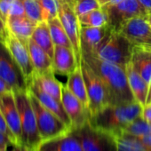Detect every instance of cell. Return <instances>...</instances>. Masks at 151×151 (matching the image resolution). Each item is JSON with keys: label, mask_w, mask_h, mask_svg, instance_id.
I'll list each match as a JSON object with an SVG mask.
<instances>
[{"label": "cell", "mask_w": 151, "mask_h": 151, "mask_svg": "<svg viewBox=\"0 0 151 151\" xmlns=\"http://www.w3.org/2000/svg\"><path fill=\"white\" fill-rule=\"evenodd\" d=\"M81 57L105 84L109 97V105H123L136 101L129 86L124 68L103 60L96 54H82Z\"/></svg>", "instance_id": "obj_1"}, {"label": "cell", "mask_w": 151, "mask_h": 151, "mask_svg": "<svg viewBox=\"0 0 151 151\" xmlns=\"http://www.w3.org/2000/svg\"><path fill=\"white\" fill-rule=\"evenodd\" d=\"M141 110L142 106L138 101L123 105H108L91 116L89 123L92 126L117 138L135 118L141 115Z\"/></svg>", "instance_id": "obj_2"}, {"label": "cell", "mask_w": 151, "mask_h": 151, "mask_svg": "<svg viewBox=\"0 0 151 151\" xmlns=\"http://www.w3.org/2000/svg\"><path fill=\"white\" fill-rule=\"evenodd\" d=\"M20 113L22 126V144L35 150L42 141L39 135L36 114L31 104L29 91L14 92Z\"/></svg>", "instance_id": "obj_3"}, {"label": "cell", "mask_w": 151, "mask_h": 151, "mask_svg": "<svg viewBox=\"0 0 151 151\" xmlns=\"http://www.w3.org/2000/svg\"><path fill=\"white\" fill-rule=\"evenodd\" d=\"M133 46L121 32H109L99 45L96 55L106 61L116 64L122 68L132 60Z\"/></svg>", "instance_id": "obj_4"}, {"label": "cell", "mask_w": 151, "mask_h": 151, "mask_svg": "<svg viewBox=\"0 0 151 151\" xmlns=\"http://www.w3.org/2000/svg\"><path fill=\"white\" fill-rule=\"evenodd\" d=\"M79 64L86 86L91 116L109 105V97L105 84L83 57H81Z\"/></svg>", "instance_id": "obj_5"}, {"label": "cell", "mask_w": 151, "mask_h": 151, "mask_svg": "<svg viewBox=\"0 0 151 151\" xmlns=\"http://www.w3.org/2000/svg\"><path fill=\"white\" fill-rule=\"evenodd\" d=\"M29 93L36 114L37 128L42 140L57 137L71 131V129L60 117L43 106L41 102L29 93Z\"/></svg>", "instance_id": "obj_6"}, {"label": "cell", "mask_w": 151, "mask_h": 151, "mask_svg": "<svg viewBox=\"0 0 151 151\" xmlns=\"http://www.w3.org/2000/svg\"><path fill=\"white\" fill-rule=\"evenodd\" d=\"M72 131L78 137L83 151H118L117 138L92 126L89 122Z\"/></svg>", "instance_id": "obj_7"}, {"label": "cell", "mask_w": 151, "mask_h": 151, "mask_svg": "<svg viewBox=\"0 0 151 151\" xmlns=\"http://www.w3.org/2000/svg\"><path fill=\"white\" fill-rule=\"evenodd\" d=\"M102 10L108 17L107 26L113 32H120L123 26L134 17H151V14L140 5L138 0H124L115 6Z\"/></svg>", "instance_id": "obj_8"}, {"label": "cell", "mask_w": 151, "mask_h": 151, "mask_svg": "<svg viewBox=\"0 0 151 151\" xmlns=\"http://www.w3.org/2000/svg\"><path fill=\"white\" fill-rule=\"evenodd\" d=\"M0 77L11 87L13 92L26 91L29 85L25 76L8 51L4 42L0 41Z\"/></svg>", "instance_id": "obj_9"}, {"label": "cell", "mask_w": 151, "mask_h": 151, "mask_svg": "<svg viewBox=\"0 0 151 151\" xmlns=\"http://www.w3.org/2000/svg\"><path fill=\"white\" fill-rule=\"evenodd\" d=\"M150 18L137 16L129 20L120 32L129 40L133 48L151 51V24Z\"/></svg>", "instance_id": "obj_10"}, {"label": "cell", "mask_w": 151, "mask_h": 151, "mask_svg": "<svg viewBox=\"0 0 151 151\" xmlns=\"http://www.w3.org/2000/svg\"><path fill=\"white\" fill-rule=\"evenodd\" d=\"M4 44L22 68L28 85H29L35 76V68L31 60L28 43L21 40L9 32Z\"/></svg>", "instance_id": "obj_11"}, {"label": "cell", "mask_w": 151, "mask_h": 151, "mask_svg": "<svg viewBox=\"0 0 151 151\" xmlns=\"http://www.w3.org/2000/svg\"><path fill=\"white\" fill-rule=\"evenodd\" d=\"M61 103L71 122L72 130L79 129L89 122V110L78 98L69 91L66 85L62 87Z\"/></svg>", "instance_id": "obj_12"}, {"label": "cell", "mask_w": 151, "mask_h": 151, "mask_svg": "<svg viewBox=\"0 0 151 151\" xmlns=\"http://www.w3.org/2000/svg\"><path fill=\"white\" fill-rule=\"evenodd\" d=\"M58 17L60 18L65 31L72 44L73 51L79 63L82 53L80 47V24L77 14L73 8L65 2H60V7Z\"/></svg>", "instance_id": "obj_13"}, {"label": "cell", "mask_w": 151, "mask_h": 151, "mask_svg": "<svg viewBox=\"0 0 151 151\" xmlns=\"http://www.w3.org/2000/svg\"><path fill=\"white\" fill-rule=\"evenodd\" d=\"M0 109L16 142L22 144V126L19 109L14 92L0 95Z\"/></svg>", "instance_id": "obj_14"}, {"label": "cell", "mask_w": 151, "mask_h": 151, "mask_svg": "<svg viewBox=\"0 0 151 151\" xmlns=\"http://www.w3.org/2000/svg\"><path fill=\"white\" fill-rule=\"evenodd\" d=\"M36 151H83L80 140L74 131L42 140Z\"/></svg>", "instance_id": "obj_15"}, {"label": "cell", "mask_w": 151, "mask_h": 151, "mask_svg": "<svg viewBox=\"0 0 151 151\" xmlns=\"http://www.w3.org/2000/svg\"><path fill=\"white\" fill-rule=\"evenodd\" d=\"M109 32L108 26L101 28L80 27V47L82 54H95Z\"/></svg>", "instance_id": "obj_16"}, {"label": "cell", "mask_w": 151, "mask_h": 151, "mask_svg": "<svg viewBox=\"0 0 151 151\" xmlns=\"http://www.w3.org/2000/svg\"><path fill=\"white\" fill-rule=\"evenodd\" d=\"M28 90L30 93H32L40 102L43 106H45L47 109L52 111L53 114H55L58 117H60L71 130V122L63 108V105L60 101L54 99L52 96L49 95L45 92H44L39 86L35 82L31 81L29 85Z\"/></svg>", "instance_id": "obj_17"}, {"label": "cell", "mask_w": 151, "mask_h": 151, "mask_svg": "<svg viewBox=\"0 0 151 151\" xmlns=\"http://www.w3.org/2000/svg\"><path fill=\"white\" fill-rule=\"evenodd\" d=\"M52 62L54 72L67 77L77 68L79 64L73 49L60 45L54 46Z\"/></svg>", "instance_id": "obj_18"}, {"label": "cell", "mask_w": 151, "mask_h": 151, "mask_svg": "<svg viewBox=\"0 0 151 151\" xmlns=\"http://www.w3.org/2000/svg\"><path fill=\"white\" fill-rule=\"evenodd\" d=\"M131 61L148 86L149 90L147 100V103H148L151 101V51L133 48Z\"/></svg>", "instance_id": "obj_19"}, {"label": "cell", "mask_w": 151, "mask_h": 151, "mask_svg": "<svg viewBox=\"0 0 151 151\" xmlns=\"http://www.w3.org/2000/svg\"><path fill=\"white\" fill-rule=\"evenodd\" d=\"M9 32L21 40L28 43L36 29L37 23L24 15H13L6 19Z\"/></svg>", "instance_id": "obj_20"}, {"label": "cell", "mask_w": 151, "mask_h": 151, "mask_svg": "<svg viewBox=\"0 0 151 151\" xmlns=\"http://www.w3.org/2000/svg\"><path fill=\"white\" fill-rule=\"evenodd\" d=\"M125 71L128 78L129 86L136 101H138L142 107L145 106L147 103L149 90L147 84L145 82V80L142 78L139 72L134 68L132 61H130L126 65Z\"/></svg>", "instance_id": "obj_21"}, {"label": "cell", "mask_w": 151, "mask_h": 151, "mask_svg": "<svg viewBox=\"0 0 151 151\" xmlns=\"http://www.w3.org/2000/svg\"><path fill=\"white\" fill-rule=\"evenodd\" d=\"M31 60L35 68V75L54 72L52 59L32 38L28 42ZM55 73V72H54Z\"/></svg>", "instance_id": "obj_22"}, {"label": "cell", "mask_w": 151, "mask_h": 151, "mask_svg": "<svg viewBox=\"0 0 151 151\" xmlns=\"http://www.w3.org/2000/svg\"><path fill=\"white\" fill-rule=\"evenodd\" d=\"M66 86L69 89V91L76 97L78 98L82 101L84 106L89 110L88 95L80 64H78L77 68L68 76V81Z\"/></svg>", "instance_id": "obj_23"}, {"label": "cell", "mask_w": 151, "mask_h": 151, "mask_svg": "<svg viewBox=\"0 0 151 151\" xmlns=\"http://www.w3.org/2000/svg\"><path fill=\"white\" fill-rule=\"evenodd\" d=\"M54 74V72H48L41 75L36 74L32 80L35 81L44 92L61 102L63 85L56 79Z\"/></svg>", "instance_id": "obj_24"}, {"label": "cell", "mask_w": 151, "mask_h": 151, "mask_svg": "<svg viewBox=\"0 0 151 151\" xmlns=\"http://www.w3.org/2000/svg\"><path fill=\"white\" fill-rule=\"evenodd\" d=\"M31 38L42 49H44L52 59L53 58L55 45L51 36V32H50V29H49V25L47 22L43 21L37 24Z\"/></svg>", "instance_id": "obj_25"}, {"label": "cell", "mask_w": 151, "mask_h": 151, "mask_svg": "<svg viewBox=\"0 0 151 151\" xmlns=\"http://www.w3.org/2000/svg\"><path fill=\"white\" fill-rule=\"evenodd\" d=\"M51 32V36L52 38V41L54 43V45H60V46H64L68 48L72 47V44L68 37L67 32L65 31L62 23L60 20L59 17H55L50 21L47 22Z\"/></svg>", "instance_id": "obj_26"}, {"label": "cell", "mask_w": 151, "mask_h": 151, "mask_svg": "<svg viewBox=\"0 0 151 151\" xmlns=\"http://www.w3.org/2000/svg\"><path fill=\"white\" fill-rule=\"evenodd\" d=\"M80 27H93L101 28L104 27L108 23V17L106 13L101 9L93 10L86 14L78 18Z\"/></svg>", "instance_id": "obj_27"}, {"label": "cell", "mask_w": 151, "mask_h": 151, "mask_svg": "<svg viewBox=\"0 0 151 151\" xmlns=\"http://www.w3.org/2000/svg\"><path fill=\"white\" fill-rule=\"evenodd\" d=\"M151 133V123L146 121L141 116L135 118L124 131L123 134H127L140 138Z\"/></svg>", "instance_id": "obj_28"}, {"label": "cell", "mask_w": 151, "mask_h": 151, "mask_svg": "<svg viewBox=\"0 0 151 151\" xmlns=\"http://www.w3.org/2000/svg\"><path fill=\"white\" fill-rule=\"evenodd\" d=\"M118 151H149L141 140L134 136L122 134L117 137Z\"/></svg>", "instance_id": "obj_29"}, {"label": "cell", "mask_w": 151, "mask_h": 151, "mask_svg": "<svg viewBox=\"0 0 151 151\" xmlns=\"http://www.w3.org/2000/svg\"><path fill=\"white\" fill-rule=\"evenodd\" d=\"M0 12L6 21L13 15H24L25 10L22 0H0Z\"/></svg>", "instance_id": "obj_30"}, {"label": "cell", "mask_w": 151, "mask_h": 151, "mask_svg": "<svg viewBox=\"0 0 151 151\" xmlns=\"http://www.w3.org/2000/svg\"><path fill=\"white\" fill-rule=\"evenodd\" d=\"M25 14L37 24L43 22L42 7L39 0H22Z\"/></svg>", "instance_id": "obj_31"}, {"label": "cell", "mask_w": 151, "mask_h": 151, "mask_svg": "<svg viewBox=\"0 0 151 151\" xmlns=\"http://www.w3.org/2000/svg\"><path fill=\"white\" fill-rule=\"evenodd\" d=\"M41 7L43 21L48 22L55 17H58L60 1V0H39Z\"/></svg>", "instance_id": "obj_32"}, {"label": "cell", "mask_w": 151, "mask_h": 151, "mask_svg": "<svg viewBox=\"0 0 151 151\" xmlns=\"http://www.w3.org/2000/svg\"><path fill=\"white\" fill-rule=\"evenodd\" d=\"M99 8H101V6L98 0H77L73 6V10L78 18Z\"/></svg>", "instance_id": "obj_33"}, {"label": "cell", "mask_w": 151, "mask_h": 151, "mask_svg": "<svg viewBox=\"0 0 151 151\" xmlns=\"http://www.w3.org/2000/svg\"><path fill=\"white\" fill-rule=\"evenodd\" d=\"M0 131H1L3 133H5L6 135H7V136L13 140L14 143L18 144V143L16 142V139H15L13 133L11 132L9 127L7 126V124H6L5 118H4V116H3V114H2V112H1V109H0Z\"/></svg>", "instance_id": "obj_34"}, {"label": "cell", "mask_w": 151, "mask_h": 151, "mask_svg": "<svg viewBox=\"0 0 151 151\" xmlns=\"http://www.w3.org/2000/svg\"><path fill=\"white\" fill-rule=\"evenodd\" d=\"M8 33H9V30L7 29L6 21L5 17L3 16V14H1V12H0V41L5 42Z\"/></svg>", "instance_id": "obj_35"}, {"label": "cell", "mask_w": 151, "mask_h": 151, "mask_svg": "<svg viewBox=\"0 0 151 151\" xmlns=\"http://www.w3.org/2000/svg\"><path fill=\"white\" fill-rule=\"evenodd\" d=\"M12 144L15 143H14L13 140L7 135L0 131V151H7L8 147Z\"/></svg>", "instance_id": "obj_36"}, {"label": "cell", "mask_w": 151, "mask_h": 151, "mask_svg": "<svg viewBox=\"0 0 151 151\" xmlns=\"http://www.w3.org/2000/svg\"><path fill=\"white\" fill-rule=\"evenodd\" d=\"M146 121L151 123V101L147 103L145 106L142 107L141 115H140Z\"/></svg>", "instance_id": "obj_37"}, {"label": "cell", "mask_w": 151, "mask_h": 151, "mask_svg": "<svg viewBox=\"0 0 151 151\" xmlns=\"http://www.w3.org/2000/svg\"><path fill=\"white\" fill-rule=\"evenodd\" d=\"M122 1H124V0H98V2H99L101 9H106L109 6L116 5Z\"/></svg>", "instance_id": "obj_38"}, {"label": "cell", "mask_w": 151, "mask_h": 151, "mask_svg": "<svg viewBox=\"0 0 151 151\" xmlns=\"http://www.w3.org/2000/svg\"><path fill=\"white\" fill-rule=\"evenodd\" d=\"M9 92H13V90L8 86V84L1 77H0V95L6 93H9Z\"/></svg>", "instance_id": "obj_39"}, {"label": "cell", "mask_w": 151, "mask_h": 151, "mask_svg": "<svg viewBox=\"0 0 151 151\" xmlns=\"http://www.w3.org/2000/svg\"><path fill=\"white\" fill-rule=\"evenodd\" d=\"M7 151H35V150H32L22 144H12V148L9 149L8 147Z\"/></svg>", "instance_id": "obj_40"}, {"label": "cell", "mask_w": 151, "mask_h": 151, "mask_svg": "<svg viewBox=\"0 0 151 151\" xmlns=\"http://www.w3.org/2000/svg\"><path fill=\"white\" fill-rule=\"evenodd\" d=\"M137 138V137H136ZM141 140V142L147 147V149L149 151H151V133L150 134H147L146 136H143V137H140V138H138Z\"/></svg>", "instance_id": "obj_41"}, {"label": "cell", "mask_w": 151, "mask_h": 151, "mask_svg": "<svg viewBox=\"0 0 151 151\" xmlns=\"http://www.w3.org/2000/svg\"><path fill=\"white\" fill-rule=\"evenodd\" d=\"M138 1L148 13L151 14V0H138Z\"/></svg>", "instance_id": "obj_42"}, {"label": "cell", "mask_w": 151, "mask_h": 151, "mask_svg": "<svg viewBox=\"0 0 151 151\" xmlns=\"http://www.w3.org/2000/svg\"><path fill=\"white\" fill-rule=\"evenodd\" d=\"M60 2H65L67 3L68 5H69L72 8H73V6H74V3H73V0H60Z\"/></svg>", "instance_id": "obj_43"}, {"label": "cell", "mask_w": 151, "mask_h": 151, "mask_svg": "<svg viewBox=\"0 0 151 151\" xmlns=\"http://www.w3.org/2000/svg\"><path fill=\"white\" fill-rule=\"evenodd\" d=\"M76 1H77V0H73V3L75 4V2H76Z\"/></svg>", "instance_id": "obj_44"}, {"label": "cell", "mask_w": 151, "mask_h": 151, "mask_svg": "<svg viewBox=\"0 0 151 151\" xmlns=\"http://www.w3.org/2000/svg\"><path fill=\"white\" fill-rule=\"evenodd\" d=\"M150 24H151V18H150Z\"/></svg>", "instance_id": "obj_45"}]
</instances>
